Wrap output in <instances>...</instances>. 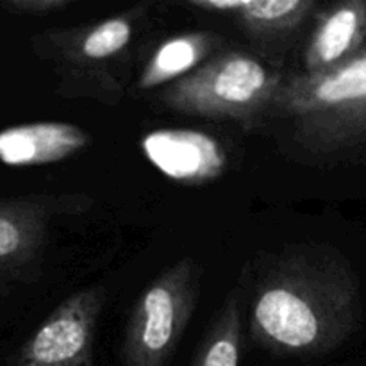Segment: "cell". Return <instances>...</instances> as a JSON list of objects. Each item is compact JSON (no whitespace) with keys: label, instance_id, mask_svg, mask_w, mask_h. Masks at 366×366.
<instances>
[{"label":"cell","instance_id":"obj_8","mask_svg":"<svg viewBox=\"0 0 366 366\" xmlns=\"http://www.w3.org/2000/svg\"><path fill=\"white\" fill-rule=\"evenodd\" d=\"M139 147L154 168L179 184H207L227 168L224 145L195 129H157L143 136Z\"/></svg>","mask_w":366,"mask_h":366},{"label":"cell","instance_id":"obj_9","mask_svg":"<svg viewBox=\"0 0 366 366\" xmlns=\"http://www.w3.org/2000/svg\"><path fill=\"white\" fill-rule=\"evenodd\" d=\"M366 45V0L335 2L318 13L304 52L306 74L331 71L352 59Z\"/></svg>","mask_w":366,"mask_h":366},{"label":"cell","instance_id":"obj_12","mask_svg":"<svg viewBox=\"0 0 366 366\" xmlns=\"http://www.w3.org/2000/svg\"><path fill=\"white\" fill-rule=\"evenodd\" d=\"M315 9V0H243L234 16L254 39L275 41L299 31Z\"/></svg>","mask_w":366,"mask_h":366},{"label":"cell","instance_id":"obj_5","mask_svg":"<svg viewBox=\"0 0 366 366\" xmlns=\"http://www.w3.org/2000/svg\"><path fill=\"white\" fill-rule=\"evenodd\" d=\"M106 290H81L64 299L24 342L9 366H93V347Z\"/></svg>","mask_w":366,"mask_h":366},{"label":"cell","instance_id":"obj_6","mask_svg":"<svg viewBox=\"0 0 366 366\" xmlns=\"http://www.w3.org/2000/svg\"><path fill=\"white\" fill-rule=\"evenodd\" d=\"M74 199L24 195L0 199V299L41 274L50 222Z\"/></svg>","mask_w":366,"mask_h":366},{"label":"cell","instance_id":"obj_1","mask_svg":"<svg viewBox=\"0 0 366 366\" xmlns=\"http://www.w3.org/2000/svg\"><path fill=\"white\" fill-rule=\"evenodd\" d=\"M360 288L345 259L304 249L279 259L254 295L250 336L275 356H322L357 327Z\"/></svg>","mask_w":366,"mask_h":366},{"label":"cell","instance_id":"obj_13","mask_svg":"<svg viewBox=\"0 0 366 366\" xmlns=\"http://www.w3.org/2000/svg\"><path fill=\"white\" fill-rule=\"evenodd\" d=\"M242 357V313L239 300L232 293L218 318L197 349L192 366H239Z\"/></svg>","mask_w":366,"mask_h":366},{"label":"cell","instance_id":"obj_3","mask_svg":"<svg viewBox=\"0 0 366 366\" xmlns=\"http://www.w3.org/2000/svg\"><path fill=\"white\" fill-rule=\"evenodd\" d=\"M277 70L245 52L217 54L159 93L164 107L188 117L250 125L272 111L281 89Z\"/></svg>","mask_w":366,"mask_h":366},{"label":"cell","instance_id":"obj_4","mask_svg":"<svg viewBox=\"0 0 366 366\" xmlns=\"http://www.w3.org/2000/svg\"><path fill=\"white\" fill-rule=\"evenodd\" d=\"M197 270L181 259L150 282L132 307L122 366H167L189 324L197 304Z\"/></svg>","mask_w":366,"mask_h":366},{"label":"cell","instance_id":"obj_11","mask_svg":"<svg viewBox=\"0 0 366 366\" xmlns=\"http://www.w3.org/2000/svg\"><path fill=\"white\" fill-rule=\"evenodd\" d=\"M224 38L211 31H195L174 36L161 43L143 66L138 79L139 89H156L174 84L193 74L206 61L217 56Z\"/></svg>","mask_w":366,"mask_h":366},{"label":"cell","instance_id":"obj_15","mask_svg":"<svg viewBox=\"0 0 366 366\" xmlns=\"http://www.w3.org/2000/svg\"><path fill=\"white\" fill-rule=\"evenodd\" d=\"M188 4L193 9L206 11L217 14H236L243 6V0H189Z\"/></svg>","mask_w":366,"mask_h":366},{"label":"cell","instance_id":"obj_2","mask_svg":"<svg viewBox=\"0 0 366 366\" xmlns=\"http://www.w3.org/2000/svg\"><path fill=\"white\" fill-rule=\"evenodd\" d=\"M270 113L288 122L295 145L313 156H366V45L335 70L285 79Z\"/></svg>","mask_w":366,"mask_h":366},{"label":"cell","instance_id":"obj_7","mask_svg":"<svg viewBox=\"0 0 366 366\" xmlns=\"http://www.w3.org/2000/svg\"><path fill=\"white\" fill-rule=\"evenodd\" d=\"M143 13L145 7L138 6L89 27L38 34L32 38V49L41 59L56 61L63 71L97 66L127 49Z\"/></svg>","mask_w":366,"mask_h":366},{"label":"cell","instance_id":"obj_10","mask_svg":"<svg viewBox=\"0 0 366 366\" xmlns=\"http://www.w3.org/2000/svg\"><path fill=\"white\" fill-rule=\"evenodd\" d=\"M92 143L88 131L68 122H31L0 129V163L43 167L75 156Z\"/></svg>","mask_w":366,"mask_h":366},{"label":"cell","instance_id":"obj_14","mask_svg":"<svg viewBox=\"0 0 366 366\" xmlns=\"http://www.w3.org/2000/svg\"><path fill=\"white\" fill-rule=\"evenodd\" d=\"M70 6V0H4L0 7L24 16H49Z\"/></svg>","mask_w":366,"mask_h":366}]
</instances>
